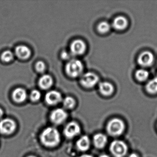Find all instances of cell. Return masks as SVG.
I'll return each mask as SVG.
<instances>
[{
    "mask_svg": "<svg viewBox=\"0 0 157 157\" xmlns=\"http://www.w3.org/2000/svg\"><path fill=\"white\" fill-rule=\"evenodd\" d=\"M41 140L46 147H53L57 146L60 142V134L55 128H47L41 134Z\"/></svg>",
    "mask_w": 157,
    "mask_h": 157,
    "instance_id": "obj_1",
    "label": "cell"
},
{
    "mask_svg": "<svg viewBox=\"0 0 157 157\" xmlns=\"http://www.w3.org/2000/svg\"><path fill=\"white\" fill-rule=\"evenodd\" d=\"M83 65L82 62L76 59H71L66 64L65 71L69 77L77 78L81 75L83 71Z\"/></svg>",
    "mask_w": 157,
    "mask_h": 157,
    "instance_id": "obj_2",
    "label": "cell"
},
{
    "mask_svg": "<svg viewBox=\"0 0 157 157\" xmlns=\"http://www.w3.org/2000/svg\"><path fill=\"white\" fill-rule=\"evenodd\" d=\"M124 124L119 118H113L107 124L106 129L111 136H118L121 135L124 130Z\"/></svg>",
    "mask_w": 157,
    "mask_h": 157,
    "instance_id": "obj_3",
    "label": "cell"
},
{
    "mask_svg": "<svg viewBox=\"0 0 157 157\" xmlns=\"http://www.w3.org/2000/svg\"><path fill=\"white\" fill-rule=\"evenodd\" d=\"M110 150L115 157H124L127 152L128 147L124 141L115 140L111 143Z\"/></svg>",
    "mask_w": 157,
    "mask_h": 157,
    "instance_id": "obj_4",
    "label": "cell"
},
{
    "mask_svg": "<svg viewBox=\"0 0 157 157\" xmlns=\"http://www.w3.org/2000/svg\"><path fill=\"white\" fill-rule=\"evenodd\" d=\"M99 80V77L95 73L87 72L82 75L80 78V82L83 87L91 88L95 86Z\"/></svg>",
    "mask_w": 157,
    "mask_h": 157,
    "instance_id": "obj_5",
    "label": "cell"
},
{
    "mask_svg": "<svg viewBox=\"0 0 157 157\" xmlns=\"http://www.w3.org/2000/svg\"><path fill=\"white\" fill-rule=\"evenodd\" d=\"M16 128V123L13 119L4 118L0 121V133L1 134L10 135L15 131Z\"/></svg>",
    "mask_w": 157,
    "mask_h": 157,
    "instance_id": "obj_6",
    "label": "cell"
},
{
    "mask_svg": "<svg viewBox=\"0 0 157 157\" xmlns=\"http://www.w3.org/2000/svg\"><path fill=\"white\" fill-rule=\"evenodd\" d=\"M87 49V46L84 41L80 39L74 40L70 45L71 54L78 56L83 55Z\"/></svg>",
    "mask_w": 157,
    "mask_h": 157,
    "instance_id": "obj_7",
    "label": "cell"
},
{
    "mask_svg": "<svg viewBox=\"0 0 157 157\" xmlns=\"http://www.w3.org/2000/svg\"><path fill=\"white\" fill-rule=\"evenodd\" d=\"M67 117V112L62 108L53 110L50 115V119L54 124H59L64 122Z\"/></svg>",
    "mask_w": 157,
    "mask_h": 157,
    "instance_id": "obj_8",
    "label": "cell"
},
{
    "mask_svg": "<svg viewBox=\"0 0 157 157\" xmlns=\"http://www.w3.org/2000/svg\"><path fill=\"white\" fill-rule=\"evenodd\" d=\"M79 125L75 122H71L64 128V133L67 137L72 138L78 136L80 132Z\"/></svg>",
    "mask_w": 157,
    "mask_h": 157,
    "instance_id": "obj_9",
    "label": "cell"
},
{
    "mask_svg": "<svg viewBox=\"0 0 157 157\" xmlns=\"http://www.w3.org/2000/svg\"><path fill=\"white\" fill-rule=\"evenodd\" d=\"M45 100L48 104L49 105H56L62 101V95L57 91L51 90L46 94Z\"/></svg>",
    "mask_w": 157,
    "mask_h": 157,
    "instance_id": "obj_10",
    "label": "cell"
},
{
    "mask_svg": "<svg viewBox=\"0 0 157 157\" xmlns=\"http://www.w3.org/2000/svg\"><path fill=\"white\" fill-rule=\"evenodd\" d=\"M154 61V56L151 52L145 51L141 53L138 59V62L140 66L144 67L151 66Z\"/></svg>",
    "mask_w": 157,
    "mask_h": 157,
    "instance_id": "obj_11",
    "label": "cell"
},
{
    "mask_svg": "<svg viewBox=\"0 0 157 157\" xmlns=\"http://www.w3.org/2000/svg\"><path fill=\"white\" fill-rule=\"evenodd\" d=\"M14 54L21 59H27L31 57L32 51L28 47L24 45L17 46L15 48Z\"/></svg>",
    "mask_w": 157,
    "mask_h": 157,
    "instance_id": "obj_12",
    "label": "cell"
},
{
    "mask_svg": "<svg viewBox=\"0 0 157 157\" xmlns=\"http://www.w3.org/2000/svg\"><path fill=\"white\" fill-rule=\"evenodd\" d=\"M27 97V92L23 88H17L13 90L12 93L13 99L16 102H23L26 100Z\"/></svg>",
    "mask_w": 157,
    "mask_h": 157,
    "instance_id": "obj_13",
    "label": "cell"
},
{
    "mask_svg": "<svg viewBox=\"0 0 157 157\" xmlns=\"http://www.w3.org/2000/svg\"><path fill=\"white\" fill-rule=\"evenodd\" d=\"M54 83L53 78L48 74L43 75L39 78L38 84L43 90H48L52 87Z\"/></svg>",
    "mask_w": 157,
    "mask_h": 157,
    "instance_id": "obj_14",
    "label": "cell"
},
{
    "mask_svg": "<svg viewBox=\"0 0 157 157\" xmlns=\"http://www.w3.org/2000/svg\"><path fill=\"white\" fill-rule=\"evenodd\" d=\"M99 90L100 93L103 95L109 96L113 94L114 88L111 83L107 82H103L99 84Z\"/></svg>",
    "mask_w": 157,
    "mask_h": 157,
    "instance_id": "obj_15",
    "label": "cell"
},
{
    "mask_svg": "<svg viewBox=\"0 0 157 157\" xmlns=\"http://www.w3.org/2000/svg\"><path fill=\"white\" fill-rule=\"evenodd\" d=\"M127 20L123 16H120L116 18L113 22V26L117 30H123L127 27Z\"/></svg>",
    "mask_w": 157,
    "mask_h": 157,
    "instance_id": "obj_16",
    "label": "cell"
},
{
    "mask_svg": "<svg viewBox=\"0 0 157 157\" xmlns=\"http://www.w3.org/2000/svg\"><path fill=\"white\" fill-rule=\"evenodd\" d=\"M90 145V141L89 137L83 136L81 137L77 142L78 148L81 151H85L89 149Z\"/></svg>",
    "mask_w": 157,
    "mask_h": 157,
    "instance_id": "obj_17",
    "label": "cell"
},
{
    "mask_svg": "<svg viewBox=\"0 0 157 157\" xmlns=\"http://www.w3.org/2000/svg\"><path fill=\"white\" fill-rule=\"evenodd\" d=\"M93 141L96 147L98 148H102L106 145L107 138L105 135L101 133H99V134H96L94 136Z\"/></svg>",
    "mask_w": 157,
    "mask_h": 157,
    "instance_id": "obj_18",
    "label": "cell"
},
{
    "mask_svg": "<svg viewBox=\"0 0 157 157\" xmlns=\"http://www.w3.org/2000/svg\"><path fill=\"white\" fill-rule=\"evenodd\" d=\"M146 90L150 93H157V77L147 82L146 85Z\"/></svg>",
    "mask_w": 157,
    "mask_h": 157,
    "instance_id": "obj_19",
    "label": "cell"
},
{
    "mask_svg": "<svg viewBox=\"0 0 157 157\" xmlns=\"http://www.w3.org/2000/svg\"><path fill=\"white\" fill-rule=\"evenodd\" d=\"M14 56V54L12 51L6 50L2 54L1 59L3 62L8 63L13 60Z\"/></svg>",
    "mask_w": 157,
    "mask_h": 157,
    "instance_id": "obj_20",
    "label": "cell"
},
{
    "mask_svg": "<svg viewBox=\"0 0 157 157\" xmlns=\"http://www.w3.org/2000/svg\"><path fill=\"white\" fill-rule=\"evenodd\" d=\"M149 73L144 69H139L136 71V77L138 80L144 81L148 78Z\"/></svg>",
    "mask_w": 157,
    "mask_h": 157,
    "instance_id": "obj_21",
    "label": "cell"
},
{
    "mask_svg": "<svg viewBox=\"0 0 157 157\" xmlns=\"http://www.w3.org/2000/svg\"><path fill=\"white\" fill-rule=\"evenodd\" d=\"M63 105L68 109H71L76 105L75 99L71 96H67L63 101Z\"/></svg>",
    "mask_w": 157,
    "mask_h": 157,
    "instance_id": "obj_22",
    "label": "cell"
},
{
    "mask_svg": "<svg viewBox=\"0 0 157 157\" xmlns=\"http://www.w3.org/2000/svg\"><path fill=\"white\" fill-rule=\"evenodd\" d=\"M111 25L107 22L103 21L98 25L97 29L99 32L101 33H105L110 31Z\"/></svg>",
    "mask_w": 157,
    "mask_h": 157,
    "instance_id": "obj_23",
    "label": "cell"
},
{
    "mask_svg": "<svg viewBox=\"0 0 157 157\" xmlns=\"http://www.w3.org/2000/svg\"><path fill=\"white\" fill-rule=\"evenodd\" d=\"M41 97V94L37 90H33L30 94V98L32 101L34 102L37 101Z\"/></svg>",
    "mask_w": 157,
    "mask_h": 157,
    "instance_id": "obj_24",
    "label": "cell"
},
{
    "mask_svg": "<svg viewBox=\"0 0 157 157\" xmlns=\"http://www.w3.org/2000/svg\"><path fill=\"white\" fill-rule=\"evenodd\" d=\"M35 68L36 71L39 73H43L45 71L46 66L44 62L43 61H38L36 64Z\"/></svg>",
    "mask_w": 157,
    "mask_h": 157,
    "instance_id": "obj_25",
    "label": "cell"
},
{
    "mask_svg": "<svg viewBox=\"0 0 157 157\" xmlns=\"http://www.w3.org/2000/svg\"><path fill=\"white\" fill-rule=\"evenodd\" d=\"M71 55V53L69 54L67 51H64L61 53V57L63 59H68L70 58Z\"/></svg>",
    "mask_w": 157,
    "mask_h": 157,
    "instance_id": "obj_26",
    "label": "cell"
},
{
    "mask_svg": "<svg viewBox=\"0 0 157 157\" xmlns=\"http://www.w3.org/2000/svg\"><path fill=\"white\" fill-rule=\"evenodd\" d=\"M128 157H139L138 156L137 154H136V153H132V154H130Z\"/></svg>",
    "mask_w": 157,
    "mask_h": 157,
    "instance_id": "obj_27",
    "label": "cell"
},
{
    "mask_svg": "<svg viewBox=\"0 0 157 157\" xmlns=\"http://www.w3.org/2000/svg\"><path fill=\"white\" fill-rule=\"evenodd\" d=\"M80 157H93L91 155H89V154H83V155H82Z\"/></svg>",
    "mask_w": 157,
    "mask_h": 157,
    "instance_id": "obj_28",
    "label": "cell"
},
{
    "mask_svg": "<svg viewBox=\"0 0 157 157\" xmlns=\"http://www.w3.org/2000/svg\"><path fill=\"white\" fill-rule=\"evenodd\" d=\"M3 114V111L2 109L0 107V117H1Z\"/></svg>",
    "mask_w": 157,
    "mask_h": 157,
    "instance_id": "obj_29",
    "label": "cell"
},
{
    "mask_svg": "<svg viewBox=\"0 0 157 157\" xmlns=\"http://www.w3.org/2000/svg\"><path fill=\"white\" fill-rule=\"evenodd\" d=\"M100 157H110V156H108L107 154H102L101 156H100Z\"/></svg>",
    "mask_w": 157,
    "mask_h": 157,
    "instance_id": "obj_30",
    "label": "cell"
},
{
    "mask_svg": "<svg viewBox=\"0 0 157 157\" xmlns=\"http://www.w3.org/2000/svg\"><path fill=\"white\" fill-rule=\"evenodd\" d=\"M28 157H36V156H33V155H31V156H28Z\"/></svg>",
    "mask_w": 157,
    "mask_h": 157,
    "instance_id": "obj_31",
    "label": "cell"
},
{
    "mask_svg": "<svg viewBox=\"0 0 157 157\" xmlns=\"http://www.w3.org/2000/svg\"></svg>",
    "mask_w": 157,
    "mask_h": 157,
    "instance_id": "obj_32",
    "label": "cell"
}]
</instances>
